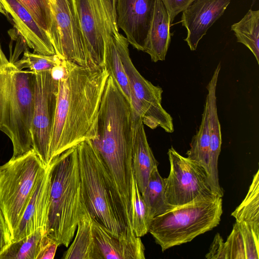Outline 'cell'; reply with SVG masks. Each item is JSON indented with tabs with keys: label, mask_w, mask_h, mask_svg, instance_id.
Returning <instances> with one entry per match:
<instances>
[{
	"label": "cell",
	"mask_w": 259,
	"mask_h": 259,
	"mask_svg": "<svg viewBox=\"0 0 259 259\" xmlns=\"http://www.w3.org/2000/svg\"><path fill=\"white\" fill-rule=\"evenodd\" d=\"M92 221L94 237L103 259L145 258L141 237L136 236L132 229L116 237L97 222Z\"/></svg>",
	"instance_id": "17"
},
{
	"label": "cell",
	"mask_w": 259,
	"mask_h": 259,
	"mask_svg": "<svg viewBox=\"0 0 259 259\" xmlns=\"http://www.w3.org/2000/svg\"><path fill=\"white\" fill-rule=\"evenodd\" d=\"M116 36L111 37L106 45L104 67L131 104L130 86L119 54Z\"/></svg>",
	"instance_id": "26"
},
{
	"label": "cell",
	"mask_w": 259,
	"mask_h": 259,
	"mask_svg": "<svg viewBox=\"0 0 259 259\" xmlns=\"http://www.w3.org/2000/svg\"><path fill=\"white\" fill-rule=\"evenodd\" d=\"M222 213V197L194 201L154 218L148 232L164 251L211 230L219 224Z\"/></svg>",
	"instance_id": "6"
},
{
	"label": "cell",
	"mask_w": 259,
	"mask_h": 259,
	"mask_svg": "<svg viewBox=\"0 0 259 259\" xmlns=\"http://www.w3.org/2000/svg\"><path fill=\"white\" fill-rule=\"evenodd\" d=\"M59 244L51 239L42 248L37 259H53L55 257Z\"/></svg>",
	"instance_id": "35"
},
{
	"label": "cell",
	"mask_w": 259,
	"mask_h": 259,
	"mask_svg": "<svg viewBox=\"0 0 259 259\" xmlns=\"http://www.w3.org/2000/svg\"><path fill=\"white\" fill-rule=\"evenodd\" d=\"M205 257L210 259H227L224 242L220 234L217 233L215 235L209 252L206 254Z\"/></svg>",
	"instance_id": "33"
},
{
	"label": "cell",
	"mask_w": 259,
	"mask_h": 259,
	"mask_svg": "<svg viewBox=\"0 0 259 259\" xmlns=\"http://www.w3.org/2000/svg\"><path fill=\"white\" fill-rule=\"evenodd\" d=\"M82 187L92 219L118 237L131 229L113 179L90 140L76 146Z\"/></svg>",
	"instance_id": "5"
},
{
	"label": "cell",
	"mask_w": 259,
	"mask_h": 259,
	"mask_svg": "<svg viewBox=\"0 0 259 259\" xmlns=\"http://www.w3.org/2000/svg\"><path fill=\"white\" fill-rule=\"evenodd\" d=\"M64 65L49 144L50 163L87 139L109 76L105 67H82L66 59H64Z\"/></svg>",
	"instance_id": "1"
},
{
	"label": "cell",
	"mask_w": 259,
	"mask_h": 259,
	"mask_svg": "<svg viewBox=\"0 0 259 259\" xmlns=\"http://www.w3.org/2000/svg\"><path fill=\"white\" fill-rule=\"evenodd\" d=\"M52 13L49 36L55 54L78 65L91 67L74 0H49Z\"/></svg>",
	"instance_id": "12"
},
{
	"label": "cell",
	"mask_w": 259,
	"mask_h": 259,
	"mask_svg": "<svg viewBox=\"0 0 259 259\" xmlns=\"http://www.w3.org/2000/svg\"><path fill=\"white\" fill-rule=\"evenodd\" d=\"M231 0H193L183 11L181 22L187 30L184 39L196 50L208 29L224 14Z\"/></svg>",
	"instance_id": "15"
},
{
	"label": "cell",
	"mask_w": 259,
	"mask_h": 259,
	"mask_svg": "<svg viewBox=\"0 0 259 259\" xmlns=\"http://www.w3.org/2000/svg\"><path fill=\"white\" fill-rule=\"evenodd\" d=\"M62 258L103 259L95 241L93 221L89 212L79 221L75 238L64 252Z\"/></svg>",
	"instance_id": "22"
},
{
	"label": "cell",
	"mask_w": 259,
	"mask_h": 259,
	"mask_svg": "<svg viewBox=\"0 0 259 259\" xmlns=\"http://www.w3.org/2000/svg\"><path fill=\"white\" fill-rule=\"evenodd\" d=\"M221 68V63H219L206 86L207 94L205 105L207 109L209 139V171L207 182L213 194L222 197L224 192L220 185L218 170V159L221 149L222 134L218 115L216 97L217 85Z\"/></svg>",
	"instance_id": "16"
},
{
	"label": "cell",
	"mask_w": 259,
	"mask_h": 259,
	"mask_svg": "<svg viewBox=\"0 0 259 259\" xmlns=\"http://www.w3.org/2000/svg\"><path fill=\"white\" fill-rule=\"evenodd\" d=\"M51 239L46 230H37L12 242L0 253V259H37L43 247Z\"/></svg>",
	"instance_id": "23"
},
{
	"label": "cell",
	"mask_w": 259,
	"mask_h": 259,
	"mask_svg": "<svg viewBox=\"0 0 259 259\" xmlns=\"http://www.w3.org/2000/svg\"><path fill=\"white\" fill-rule=\"evenodd\" d=\"M74 1L90 66L103 68L107 41L120 34L115 0Z\"/></svg>",
	"instance_id": "8"
},
{
	"label": "cell",
	"mask_w": 259,
	"mask_h": 259,
	"mask_svg": "<svg viewBox=\"0 0 259 259\" xmlns=\"http://www.w3.org/2000/svg\"><path fill=\"white\" fill-rule=\"evenodd\" d=\"M171 21L161 0H156L143 51L154 62L165 59L171 39Z\"/></svg>",
	"instance_id": "20"
},
{
	"label": "cell",
	"mask_w": 259,
	"mask_h": 259,
	"mask_svg": "<svg viewBox=\"0 0 259 259\" xmlns=\"http://www.w3.org/2000/svg\"><path fill=\"white\" fill-rule=\"evenodd\" d=\"M47 234L68 247L82 217L88 212L83 195L76 146L52 161Z\"/></svg>",
	"instance_id": "3"
},
{
	"label": "cell",
	"mask_w": 259,
	"mask_h": 259,
	"mask_svg": "<svg viewBox=\"0 0 259 259\" xmlns=\"http://www.w3.org/2000/svg\"><path fill=\"white\" fill-rule=\"evenodd\" d=\"M259 233L245 222H236L224 242L227 259H258Z\"/></svg>",
	"instance_id": "21"
},
{
	"label": "cell",
	"mask_w": 259,
	"mask_h": 259,
	"mask_svg": "<svg viewBox=\"0 0 259 259\" xmlns=\"http://www.w3.org/2000/svg\"><path fill=\"white\" fill-rule=\"evenodd\" d=\"M63 59L56 54L46 55L31 53L26 49L21 59L13 62L20 69L27 68L29 71L35 72L51 70L59 65Z\"/></svg>",
	"instance_id": "30"
},
{
	"label": "cell",
	"mask_w": 259,
	"mask_h": 259,
	"mask_svg": "<svg viewBox=\"0 0 259 259\" xmlns=\"http://www.w3.org/2000/svg\"><path fill=\"white\" fill-rule=\"evenodd\" d=\"M136 116L109 76L99 109L87 140L100 154L114 182L123 208H130L133 171L132 151Z\"/></svg>",
	"instance_id": "2"
},
{
	"label": "cell",
	"mask_w": 259,
	"mask_h": 259,
	"mask_svg": "<svg viewBox=\"0 0 259 259\" xmlns=\"http://www.w3.org/2000/svg\"><path fill=\"white\" fill-rule=\"evenodd\" d=\"M193 0H161L171 22L180 13L182 12Z\"/></svg>",
	"instance_id": "32"
},
{
	"label": "cell",
	"mask_w": 259,
	"mask_h": 259,
	"mask_svg": "<svg viewBox=\"0 0 259 259\" xmlns=\"http://www.w3.org/2000/svg\"><path fill=\"white\" fill-rule=\"evenodd\" d=\"M32 72V71H31ZM34 74L33 108L31 123L32 148L45 166L50 164L49 144L59 89V80L51 71Z\"/></svg>",
	"instance_id": "11"
},
{
	"label": "cell",
	"mask_w": 259,
	"mask_h": 259,
	"mask_svg": "<svg viewBox=\"0 0 259 259\" xmlns=\"http://www.w3.org/2000/svg\"><path fill=\"white\" fill-rule=\"evenodd\" d=\"M156 0H115L117 23L129 44L143 51Z\"/></svg>",
	"instance_id": "13"
},
{
	"label": "cell",
	"mask_w": 259,
	"mask_h": 259,
	"mask_svg": "<svg viewBox=\"0 0 259 259\" xmlns=\"http://www.w3.org/2000/svg\"><path fill=\"white\" fill-rule=\"evenodd\" d=\"M33 93V73L8 60L0 44V131L12 143V157L32 148Z\"/></svg>",
	"instance_id": "4"
},
{
	"label": "cell",
	"mask_w": 259,
	"mask_h": 259,
	"mask_svg": "<svg viewBox=\"0 0 259 259\" xmlns=\"http://www.w3.org/2000/svg\"><path fill=\"white\" fill-rule=\"evenodd\" d=\"M7 14L12 19L17 31L34 53L55 54L48 33L35 22L31 14L17 0H0Z\"/></svg>",
	"instance_id": "18"
},
{
	"label": "cell",
	"mask_w": 259,
	"mask_h": 259,
	"mask_svg": "<svg viewBox=\"0 0 259 259\" xmlns=\"http://www.w3.org/2000/svg\"><path fill=\"white\" fill-rule=\"evenodd\" d=\"M252 1H253V3H252V4H252V5H253V4L254 3V2H255V0H252Z\"/></svg>",
	"instance_id": "38"
},
{
	"label": "cell",
	"mask_w": 259,
	"mask_h": 259,
	"mask_svg": "<svg viewBox=\"0 0 259 259\" xmlns=\"http://www.w3.org/2000/svg\"><path fill=\"white\" fill-rule=\"evenodd\" d=\"M141 194L151 220L174 208L166 202L164 190V178L159 174L157 167H155L151 172L146 187Z\"/></svg>",
	"instance_id": "25"
},
{
	"label": "cell",
	"mask_w": 259,
	"mask_h": 259,
	"mask_svg": "<svg viewBox=\"0 0 259 259\" xmlns=\"http://www.w3.org/2000/svg\"><path fill=\"white\" fill-rule=\"evenodd\" d=\"M259 170L254 175L241 203L232 213L237 222H245L259 233Z\"/></svg>",
	"instance_id": "27"
},
{
	"label": "cell",
	"mask_w": 259,
	"mask_h": 259,
	"mask_svg": "<svg viewBox=\"0 0 259 259\" xmlns=\"http://www.w3.org/2000/svg\"><path fill=\"white\" fill-rule=\"evenodd\" d=\"M128 218L130 227L136 236L141 237L148 233L152 220L134 175L133 178Z\"/></svg>",
	"instance_id": "29"
},
{
	"label": "cell",
	"mask_w": 259,
	"mask_h": 259,
	"mask_svg": "<svg viewBox=\"0 0 259 259\" xmlns=\"http://www.w3.org/2000/svg\"><path fill=\"white\" fill-rule=\"evenodd\" d=\"M167 154L170 171L164 179V190L168 204L176 207L216 196L201 167L181 155L172 147L168 149Z\"/></svg>",
	"instance_id": "10"
},
{
	"label": "cell",
	"mask_w": 259,
	"mask_h": 259,
	"mask_svg": "<svg viewBox=\"0 0 259 259\" xmlns=\"http://www.w3.org/2000/svg\"><path fill=\"white\" fill-rule=\"evenodd\" d=\"M140 116H136L132 151V167L135 180L142 194L150 174L157 167L156 160L148 144L144 126Z\"/></svg>",
	"instance_id": "19"
},
{
	"label": "cell",
	"mask_w": 259,
	"mask_h": 259,
	"mask_svg": "<svg viewBox=\"0 0 259 259\" xmlns=\"http://www.w3.org/2000/svg\"><path fill=\"white\" fill-rule=\"evenodd\" d=\"M12 242V234L0 207V253Z\"/></svg>",
	"instance_id": "34"
},
{
	"label": "cell",
	"mask_w": 259,
	"mask_h": 259,
	"mask_svg": "<svg viewBox=\"0 0 259 259\" xmlns=\"http://www.w3.org/2000/svg\"><path fill=\"white\" fill-rule=\"evenodd\" d=\"M45 166L33 148L0 166V207L12 236Z\"/></svg>",
	"instance_id": "7"
},
{
	"label": "cell",
	"mask_w": 259,
	"mask_h": 259,
	"mask_svg": "<svg viewBox=\"0 0 259 259\" xmlns=\"http://www.w3.org/2000/svg\"><path fill=\"white\" fill-rule=\"evenodd\" d=\"M31 14L37 24L49 34L52 26V13L49 0H17Z\"/></svg>",
	"instance_id": "31"
},
{
	"label": "cell",
	"mask_w": 259,
	"mask_h": 259,
	"mask_svg": "<svg viewBox=\"0 0 259 259\" xmlns=\"http://www.w3.org/2000/svg\"><path fill=\"white\" fill-rule=\"evenodd\" d=\"M187 151V157L201 167L207 177L209 175V139L208 127L207 109L204 105L200 125L193 137Z\"/></svg>",
	"instance_id": "28"
},
{
	"label": "cell",
	"mask_w": 259,
	"mask_h": 259,
	"mask_svg": "<svg viewBox=\"0 0 259 259\" xmlns=\"http://www.w3.org/2000/svg\"><path fill=\"white\" fill-rule=\"evenodd\" d=\"M0 9H4L3 7L1 2H0Z\"/></svg>",
	"instance_id": "37"
},
{
	"label": "cell",
	"mask_w": 259,
	"mask_h": 259,
	"mask_svg": "<svg viewBox=\"0 0 259 259\" xmlns=\"http://www.w3.org/2000/svg\"><path fill=\"white\" fill-rule=\"evenodd\" d=\"M0 12L3 13L5 15H7V13H6V12L4 10H2L1 9H0Z\"/></svg>",
	"instance_id": "36"
},
{
	"label": "cell",
	"mask_w": 259,
	"mask_h": 259,
	"mask_svg": "<svg viewBox=\"0 0 259 259\" xmlns=\"http://www.w3.org/2000/svg\"><path fill=\"white\" fill-rule=\"evenodd\" d=\"M237 41L245 46L259 64V10L250 9L238 22L231 26Z\"/></svg>",
	"instance_id": "24"
},
{
	"label": "cell",
	"mask_w": 259,
	"mask_h": 259,
	"mask_svg": "<svg viewBox=\"0 0 259 259\" xmlns=\"http://www.w3.org/2000/svg\"><path fill=\"white\" fill-rule=\"evenodd\" d=\"M52 162L47 166L12 236V242L39 229L48 232L50 205Z\"/></svg>",
	"instance_id": "14"
},
{
	"label": "cell",
	"mask_w": 259,
	"mask_h": 259,
	"mask_svg": "<svg viewBox=\"0 0 259 259\" xmlns=\"http://www.w3.org/2000/svg\"><path fill=\"white\" fill-rule=\"evenodd\" d=\"M119 54L127 75L131 94V106L144 124L151 129L158 127L166 132L174 131L172 118L162 107V89L153 84L137 70L131 59L128 42L120 34L116 36Z\"/></svg>",
	"instance_id": "9"
}]
</instances>
